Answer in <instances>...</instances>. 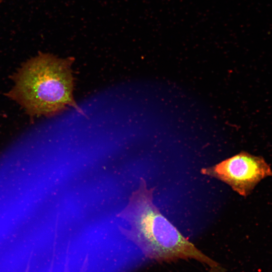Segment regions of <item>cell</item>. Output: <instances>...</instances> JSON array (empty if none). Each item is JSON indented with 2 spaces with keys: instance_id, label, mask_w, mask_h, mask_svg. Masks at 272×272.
<instances>
[{
  "instance_id": "cell-4",
  "label": "cell",
  "mask_w": 272,
  "mask_h": 272,
  "mask_svg": "<svg viewBox=\"0 0 272 272\" xmlns=\"http://www.w3.org/2000/svg\"><path fill=\"white\" fill-rule=\"evenodd\" d=\"M225 269L221 265L210 267L208 272H225Z\"/></svg>"
},
{
  "instance_id": "cell-2",
  "label": "cell",
  "mask_w": 272,
  "mask_h": 272,
  "mask_svg": "<svg viewBox=\"0 0 272 272\" xmlns=\"http://www.w3.org/2000/svg\"><path fill=\"white\" fill-rule=\"evenodd\" d=\"M74 61L73 57L60 58L39 52L13 75L14 86L7 96L31 116H52L69 106L83 113L73 96Z\"/></svg>"
},
{
  "instance_id": "cell-5",
  "label": "cell",
  "mask_w": 272,
  "mask_h": 272,
  "mask_svg": "<svg viewBox=\"0 0 272 272\" xmlns=\"http://www.w3.org/2000/svg\"><path fill=\"white\" fill-rule=\"evenodd\" d=\"M0 1H1V0H0Z\"/></svg>"
},
{
  "instance_id": "cell-3",
  "label": "cell",
  "mask_w": 272,
  "mask_h": 272,
  "mask_svg": "<svg viewBox=\"0 0 272 272\" xmlns=\"http://www.w3.org/2000/svg\"><path fill=\"white\" fill-rule=\"evenodd\" d=\"M200 172L226 183L243 197L249 195L261 180L272 176L271 168L262 157L245 151L202 168Z\"/></svg>"
},
{
  "instance_id": "cell-1",
  "label": "cell",
  "mask_w": 272,
  "mask_h": 272,
  "mask_svg": "<svg viewBox=\"0 0 272 272\" xmlns=\"http://www.w3.org/2000/svg\"><path fill=\"white\" fill-rule=\"evenodd\" d=\"M153 191L141 178L138 188L131 194L126 206L117 215L130 226L129 229L120 227L121 233L146 255L158 261L194 260L209 268L219 265L162 215L153 202Z\"/></svg>"
}]
</instances>
